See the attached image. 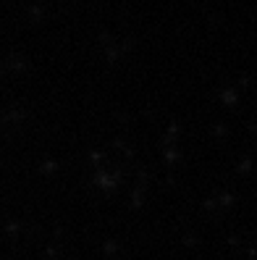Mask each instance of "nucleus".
Returning <instances> with one entry per match:
<instances>
[]
</instances>
